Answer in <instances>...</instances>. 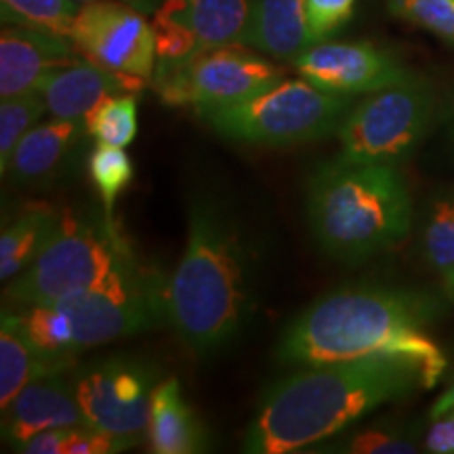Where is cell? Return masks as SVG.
Instances as JSON below:
<instances>
[{
  "label": "cell",
  "mask_w": 454,
  "mask_h": 454,
  "mask_svg": "<svg viewBox=\"0 0 454 454\" xmlns=\"http://www.w3.org/2000/svg\"><path fill=\"white\" fill-rule=\"evenodd\" d=\"M76 3L84 4V3H93V0H76ZM121 3H129L137 9H152V4H154L156 0H121Z\"/></svg>",
  "instance_id": "obj_33"
},
{
  "label": "cell",
  "mask_w": 454,
  "mask_h": 454,
  "mask_svg": "<svg viewBox=\"0 0 454 454\" xmlns=\"http://www.w3.org/2000/svg\"><path fill=\"white\" fill-rule=\"evenodd\" d=\"M434 112V93L417 76L368 93L360 104L351 106L340 122L337 158L343 162L395 164L421 144Z\"/></svg>",
  "instance_id": "obj_8"
},
{
  "label": "cell",
  "mask_w": 454,
  "mask_h": 454,
  "mask_svg": "<svg viewBox=\"0 0 454 454\" xmlns=\"http://www.w3.org/2000/svg\"><path fill=\"white\" fill-rule=\"evenodd\" d=\"M38 93L43 95L51 116L84 121L99 101L118 93H137V89L84 57L51 72L38 87Z\"/></svg>",
  "instance_id": "obj_17"
},
{
  "label": "cell",
  "mask_w": 454,
  "mask_h": 454,
  "mask_svg": "<svg viewBox=\"0 0 454 454\" xmlns=\"http://www.w3.org/2000/svg\"><path fill=\"white\" fill-rule=\"evenodd\" d=\"M333 452H349V454H412L417 446L400 435L389 434L383 429H366L357 431L349 440H345L340 448Z\"/></svg>",
  "instance_id": "obj_29"
},
{
  "label": "cell",
  "mask_w": 454,
  "mask_h": 454,
  "mask_svg": "<svg viewBox=\"0 0 454 454\" xmlns=\"http://www.w3.org/2000/svg\"><path fill=\"white\" fill-rule=\"evenodd\" d=\"M438 309V303L421 293L381 286L339 288L294 317L278 340L276 357L284 366H314L372 354H402L421 362L438 385L446 356L427 333Z\"/></svg>",
  "instance_id": "obj_3"
},
{
  "label": "cell",
  "mask_w": 454,
  "mask_h": 454,
  "mask_svg": "<svg viewBox=\"0 0 454 454\" xmlns=\"http://www.w3.org/2000/svg\"><path fill=\"white\" fill-rule=\"evenodd\" d=\"M76 425L89 423L64 368L34 377L3 411V434L13 450L38 431Z\"/></svg>",
  "instance_id": "obj_14"
},
{
  "label": "cell",
  "mask_w": 454,
  "mask_h": 454,
  "mask_svg": "<svg viewBox=\"0 0 454 454\" xmlns=\"http://www.w3.org/2000/svg\"><path fill=\"white\" fill-rule=\"evenodd\" d=\"M61 211L49 204H27L3 225L0 234V280L11 282L41 254L55 231Z\"/></svg>",
  "instance_id": "obj_20"
},
{
  "label": "cell",
  "mask_w": 454,
  "mask_h": 454,
  "mask_svg": "<svg viewBox=\"0 0 454 454\" xmlns=\"http://www.w3.org/2000/svg\"><path fill=\"white\" fill-rule=\"evenodd\" d=\"M349 110V98L317 89L305 78H282L253 98L221 107L204 118L227 139L286 147L337 133Z\"/></svg>",
  "instance_id": "obj_7"
},
{
  "label": "cell",
  "mask_w": 454,
  "mask_h": 454,
  "mask_svg": "<svg viewBox=\"0 0 454 454\" xmlns=\"http://www.w3.org/2000/svg\"><path fill=\"white\" fill-rule=\"evenodd\" d=\"M421 251L429 268L454 270V190L435 196L429 204L421 230Z\"/></svg>",
  "instance_id": "obj_24"
},
{
  "label": "cell",
  "mask_w": 454,
  "mask_h": 454,
  "mask_svg": "<svg viewBox=\"0 0 454 454\" xmlns=\"http://www.w3.org/2000/svg\"><path fill=\"white\" fill-rule=\"evenodd\" d=\"M150 450L156 454H194L207 450L208 442L200 419L181 394L175 377L158 383L152 394Z\"/></svg>",
  "instance_id": "obj_19"
},
{
  "label": "cell",
  "mask_w": 454,
  "mask_h": 454,
  "mask_svg": "<svg viewBox=\"0 0 454 454\" xmlns=\"http://www.w3.org/2000/svg\"><path fill=\"white\" fill-rule=\"evenodd\" d=\"M244 44L294 64L314 44L305 17V0H254Z\"/></svg>",
  "instance_id": "obj_18"
},
{
  "label": "cell",
  "mask_w": 454,
  "mask_h": 454,
  "mask_svg": "<svg viewBox=\"0 0 454 454\" xmlns=\"http://www.w3.org/2000/svg\"><path fill=\"white\" fill-rule=\"evenodd\" d=\"M84 124L98 145L127 147L137 137V98L130 93L110 95L84 116Z\"/></svg>",
  "instance_id": "obj_22"
},
{
  "label": "cell",
  "mask_w": 454,
  "mask_h": 454,
  "mask_svg": "<svg viewBox=\"0 0 454 454\" xmlns=\"http://www.w3.org/2000/svg\"><path fill=\"white\" fill-rule=\"evenodd\" d=\"M282 81V70L240 44L207 49L177 61H158L154 89L162 104L207 116Z\"/></svg>",
  "instance_id": "obj_9"
},
{
  "label": "cell",
  "mask_w": 454,
  "mask_h": 454,
  "mask_svg": "<svg viewBox=\"0 0 454 454\" xmlns=\"http://www.w3.org/2000/svg\"><path fill=\"white\" fill-rule=\"evenodd\" d=\"M254 0H162L154 13L158 61L247 43Z\"/></svg>",
  "instance_id": "obj_12"
},
{
  "label": "cell",
  "mask_w": 454,
  "mask_h": 454,
  "mask_svg": "<svg viewBox=\"0 0 454 454\" xmlns=\"http://www.w3.org/2000/svg\"><path fill=\"white\" fill-rule=\"evenodd\" d=\"M156 374L141 360L114 356L74 372L78 404L90 427L104 431L124 450L144 440L150 427Z\"/></svg>",
  "instance_id": "obj_10"
},
{
  "label": "cell",
  "mask_w": 454,
  "mask_h": 454,
  "mask_svg": "<svg viewBox=\"0 0 454 454\" xmlns=\"http://www.w3.org/2000/svg\"><path fill=\"white\" fill-rule=\"evenodd\" d=\"M387 9L397 20L454 44V0H387Z\"/></svg>",
  "instance_id": "obj_27"
},
{
  "label": "cell",
  "mask_w": 454,
  "mask_h": 454,
  "mask_svg": "<svg viewBox=\"0 0 454 454\" xmlns=\"http://www.w3.org/2000/svg\"><path fill=\"white\" fill-rule=\"evenodd\" d=\"M84 137H89V130L82 118L53 116L38 122L17 144L3 175L15 185L51 184L66 173Z\"/></svg>",
  "instance_id": "obj_16"
},
{
  "label": "cell",
  "mask_w": 454,
  "mask_h": 454,
  "mask_svg": "<svg viewBox=\"0 0 454 454\" xmlns=\"http://www.w3.org/2000/svg\"><path fill=\"white\" fill-rule=\"evenodd\" d=\"M167 284L160 271L135 263L90 291L17 311L38 354L70 368L81 351L168 325Z\"/></svg>",
  "instance_id": "obj_5"
},
{
  "label": "cell",
  "mask_w": 454,
  "mask_h": 454,
  "mask_svg": "<svg viewBox=\"0 0 454 454\" xmlns=\"http://www.w3.org/2000/svg\"><path fill=\"white\" fill-rule=\"evenodd\" d=\"M450 412H454V383H452V387L448 389L444 395H440L438 402L431 406V419L435 421V419L446 417V414H450Z\"/></svg>",
  "instance_id": "obj_32"
},
{
  "label": "cell",
  "mask_w": 454,
  "mask_h": 454,
  "mask_svg": "<svg viewBox=\"0 0 454 454\" xmlns=\"http://www.w3.org/2000/svg\"><path fill=\"white\" fill-rule=\"evenodd\" d=\"M259 251L242 221L211 194L192 198L185 251L167 284L168 326L192 354L225 349L257 305Z\"/></svg>",
  "instance_id": "obj_2"
},
{
  "label": "cell",
  "mask_w": 454,
  "mask_h": 454,
  "mask_svg": "<svg viewBox=\"0 0 454 454\" xmlns=\"http://www.w3.org/2000/svg\"><path fill=\"white\" fill-rule=\"evenodd\" d=\"M425 446L435 454H454V412L435 419L427 431Z\"/></svg>",
  "instance_id": "obj_31"
},
{
  "label": "cell",
  "mask_w": 454,
  "mask_h": 454,
  "mask_svg": "<svg viewBox=\"0 0 454 454\" xmlns=\"http://www.w3.org/2000/svg\"><path fill=\"white\" fill-rule=\"evenodd\" d=\"M356 3L357 0H305V17L314 44L326 41L348 24Z\"/></svg>",
  "instance_id": "obj_28"
},
{
  "label": "cell",
  "mask_w": 454,
  "mask_h": 454,
  "mask_svg": "<svg viewBox=\"0 0 454 454\" xmlns=\"http://www.w3.org/2000/svg\"><path fill=\"white\" fill-rule=\"evenodd\" d=\"M444 286H446L448 297L454 299V270L446 271V274H444Z\"/></svg>",
  "instance_id": "obj_34"
},
{
  "label": "cell",
  "mask_w": 454,
  "mask_h": 454,
  "mask_svg": "<svg viewBox=\"0 0 454 454\" xmlns=\"http://www.w3.org/2000/svg\"><path fill=\"white\" fill-rule=\"evenodd\" d=\"M139 263L107 215L61 211L55 231L34 263L4 291L17 308L47 305L90 291Z\"/></svg>",
  "instance_id": "obj_6"
},
{
  "label": "cell",
  "mask_w": 454,
  "mask_h": 454,
  "mask_svg": "<svg viewBox=\"0 0 454 454\" xmlns=\"http://www.w3.org/2000/svg\"><path fill=\"white\" fill-rule=\"evenodd\" d=\"M89 173L104 202V213L107 219L114 221L112 215L118 196L127 190L133 179V162L124 147L98 145V150L89 158Z\"/></svg>",
  "instance_id": "obj_26"
},
{
  "label": "cell",
  "mask_w": 454,
  "mask_h": 454,
  "mask_svg": "<svg viewBox=\"0 0 454 454\" xmlns=\"http://www.w3.org/2000/svg\"><path fill=\"white\" fill-rule=\"evenodd\" d=\"M435 387L421 362L372 354L305 366L265 391L242 450L286 454L320 444L374 408Z\"/></svg>",
  "instance_id": "obj_1"
},
{
  "label": "cell",
  "mask_w": 454,
  "mask_h": 454,
  "mask_svg": "<svg viewBox=\"0 0 454 454\" xmlns=\"http://www.w3.org/2000/svg\"><path fill=\"white\" fill-rule=\"evenodd\" d=\"M70 38L82 57L122 76L137 90L154 81L156 32L133 4L121 0L84 3Z\"/></svg>",
  "instance_id": "obj_11"
},
{
  "label": "cell",
  "mask_w": 454,
  "mask_h": 454,
  "mask_svg": "<svg viewBox=\"0 0 454 454\" xmlns=\"http://www.w3.org/2000/svg\"><path fill=\"white\" fill-rule=\"evenodd\" d=\"M67 431L70 427H53L44 429L34 434L32 438H27L24 444L17 448V452L26 454H64Z\"/></svg>",
  "instance_id": "obj_30"
},
{
  "label": "cell",
  "mask_w": 454,
  "mask_h": 454,
  "mask_svg": "<svg viewBox=\"0 0 454 454\" xmlns=\"http://www.w3.org/2000/svg\"><path fill=\"white\" fill-rule=\"evenodd\" d=\"M72 38L26 26H4L0 34V98L38 90L57 67L78 59Z\"/></svg>",
  "instance_id": "obj_15"
},
{
  "label": "cell",
  "mask_w": 454,
  "mask_h": 454,
  "mask_svg": "<svg viewBox=\"0 0 454 454\" xmlns=\"http://www.w3.org/2000/svg\"><path fill=\"white\" fill-rule=\"evenodd\" d=\"M308 221L328 257L351 263L404 240L412 202L395 164L334 158L309 177Z\"/></svg>",
  "instance_id": "obj_4"
},
{
  "label": "cell",
  "mask_w": 454,
  "mask_h": 454,
  "mask_svg": "<svg viewBox=\"0 0 454 454\" xmlns=\"http://www.w3.org/2000/svg\"><path fill=\"white\" fill-rule=\"evenodd\" d=\"M59 366L38 354L27 339L20 311H3L0 320V408H7L15 395L38 374L59 371Z\"/></svg>",
  "instance_id": "obj_21"
},
{
  "label": "cell",
  "mask_w": 454,
  "mask_h": 454,
  "mask_svg": "<svg viewBox=\"0 0 454 454\" xmlns=\"http://www.w3.org/2000/svg\"><path fill=\"white\" fill-rule=\"evenodd\" d=\"M294 66L308 82L343 98L374 93L412 76L394 55L372 43H316Z\"/></svg>",
  "instance_id": "obj_13"
},
{
  "label": "cell",
  "mask_w": 454,
  "mask_h": 454,
  "mask_svg": "<svg viewBox=\"0 0 454 454\" xmlns=\"http://www.w3.org/2000/svg\"><path fill=\"white\" fill-rule=\"evenodd\" d=\"M47 112V104L38 90L3 99L0 104V170L3 173L21 137L36 127Z\"/></svg>",
  "instance_id": "obj_25"
},
{
  "label": "cell",
  "mask_w": 454,
  "mask_h": 454,
  "mask_svg": "<svg viewBox=\"0 0 454 454\" xmlns=\"http://www.w3.org/2000/svg\"><path fill=\"white\" fill-rule=\"evenodd\" d=\"M82 4L76 0H0L4 26H26L70 38Z\"/></svg>",
  "instance_id": "obj_23"
}]
</instances>
